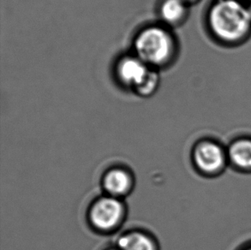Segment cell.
I'll return each mask as SVG.
<instances>
[{
    "label": "cell",
    "mask_w": 251,
    "mask_h": 250,
    "mask_svg": "<svg viewBox=\"0 0 251 250\" xmlns=\"http://www.w3.org/2000/svg\"><path fill=\"white\" fill-rule=\"evenodd\" d=\"M229 165L241 172H251V137L240 136L226 147Z\"/></svg>",
    "instance_id": "obj_6"
},
{
    "label": "cell",
    "mask_w": 251,
    "mask_h": 250,
    "mask_svg": "<svg viewBox=\"0 0 251 250\" xmlns=\"http://www.w3.org/2000/svg\"><path fill=\"white\" fill-rule=\"evenodd\" d=\"M250 11H251V8H250Z\"/></svg>",
    "instance_id": "obj_13"
},
{
    "label": "cell",
    "mask_w": 251,
    "mask_h": 250,
    "mask_svg": "<svg viewBox=\"0 0 251 250\" xmlns=\"http://www.w3.org/2000/svg\"><path fill=\"white\" fill-rule=\"evenodd\" d=\"M161 17L168 24H177L185 14L183 0H165L160 7Z\"/></svg>",
    "instance_id": "obj_9"
},
{
    "label": "cell",
    "mask_w": 251,
    "mask_h": 250,
    "mask_svg": "<svg viewBox=\"0 0 251 250\" xmlns=\"http://www.w3.org/2000/svg\"><path fill=\"white\" fill-rule=\"evenodd\" d=\"M209 24L214 34L221 40L238 41L251 27V11L237 0H220L211 9Z\"/></svg>",
    "instance_id": "obj_1"
},
{
    "label": "cell",
    "mask_w": 251,
    "mask_h": 250,
    "mask_svg": "<svg viewBox=\"0 0 251 250\" xmlns=\"http://www.w3.org/2000/svg\"><path fill=\"white\" fill-rule=\"evenodd\" d=\"M124 214L122 203L115 197H104L92 207L90 219L99 230H110L115 228Z\"/></svg>",
    "instance_id": "obj_4"
},
{
    "label": "cell",
    "mask_w": 251,
    "mask_h": 250,
    "mask_svg": "<svg viewBox=\"0 0 251 250\" xmlns=\"http://www.w3.org/2000/svg\"><path fill=\"white\" fill-rule=\"evenodd\" d=\"M242 250H251V245H248V246H246V247L244 248Z\"/></svg>",
    "instance_id": "obj_11"
},
{
    "label": "cell",
    "mask_w": 251,
    "mask_h": 250,
    "mask_svg": "<svg viewBox=\"0 0 251 250\" xmlns=\"http://www.w3.org/2000/svg\"><path fill=\"white\" fill-rule=\"evenodd\" d=\"M184 2H186V1H191V0H183Z\"/></svg>",
    "instance_id": "obj_12"
},
{
    "label": "cell",
    "mask_w": 251,
    "mask_h": 250,
    "mask_svg": "<svg viewBox=\"0 0 251 250\" xmlns=\"http://www.w3.org/2000/svg\"><path fill=\"white\" fill-rule=\"evenodd\" d=\"M151 71L149 65L137 56L122 58L117 66L119 80L126 86H130L135 89L143 84Z\"/></svg>",
    "instance_id": "obj_5"
},
{
    "label": "cell",
    "mask_w": 251,
    "mask_h": 250,
    "mask_svg": "<svg viewBox=\"0 0 251 250\" xmlns=\"http://www.w3.org/2000/svg\"><path fill=\"white\" fill-rule=\"evenodd\" d=\"M136 56L148 65H162L173 50V38L163 27H150L140 32L135 41Z\"/></svg>",
    "instance_id": "obj_2"
},
{
    "label": "cell",
    "mask_w": 251,
    "mask_h": 250,
    "mask_svg": "<svg viewBox=\"0 0 251 250\" xmlns=\"http://www.w3.org/2000/svg\"><path fill=\"white\" fill-rule=\"evenodd\" d=\"M191 159L196 169L207 176L220 175L229 165L226 148L211 138L200 139L195 143Z\"/></svg>",
    "instance_id": "obj_3"
},
{
    "label": "cell",
    "mask_w": 251,
    "mask_h": 250,
    "mask_svg": "<svg viewBox=\"0 0 251 250\" xmlns=\"http://www.w3.org/2000/svg\"><path fill=\"white\" fill-rule=\"evenodd\" d=\"M104 186L112 196H123L129 191L131 186V179L128 173L121 169L112 170L104 179Z\"/></svg>",
    "instance_id": "obj_7"
},
{
    "label": "cell",
    "mask_w": 251,
    "mask_h": 250,
    "mask_svg": "<svg viewBox=\"0 0 251 250\" xmlns=\"http://www.w3.org/2000/svg\"><path fill=\"white\" fill-rule=\"evenodd\" d=\"M121 250H155L150 237L142 233L127 234L119 240Z\"/></svg>",
    "instance_id": "obj_8"
},
{
    "label": "cell",
    "mask_w": 251,
    "mask_h": 250,
    "mask_svg": "<svg viewBox=\"0 0 251 250\" xmlns=\"http://www.w3.org/2000/svg\"><path fill=\"white\" fill-rule=\"evenodd\" d=\"M159 81V76L155 71H151L150 75L148 76L145 81L136 90L138 94L142 95H149L154 91L156 88Z\"/></svg>",
    "instance_id": "obj_10"
}]
</instances>
